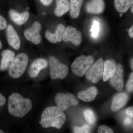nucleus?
Returning a JSON list of instances; mask_svg holds the SVG:
<instances>
[{
	"label": "nucleus",
	"instance_id": "nucleus-1",
	"mask_svg": "<svg viewBox=\"0 0 133 133\" xmlns=\"http://www.w3.org/2000/svg\"><path fill=\"white\" fill-rule=\"evenodd\" d=\"M66 116L63 110L55 106L48 107L43 111L39 123L43 127L62 128L66 121Z\"/></svg>",
	"mask_w": 133,
	"mask_h": 133
},
{
	"label": "nucleus",
	"instance_id": "nucleus-2",
	"mask_svg": "<svg viewBox=\"0 0 133 133\" xmlns=\"http://www.w3.org/2000/svg\"><path fill=\"white\" fill-rule=\"evenodd\" d=\"M32 108L31 101L23 98L17 93L12 94L9 97L8 110L13 116L22 118L30 111Z\"/></svg>",
	"mask_w": 133,
	"mask_h": 133
},
{
	"label": "nucleus",
	"instance_id": "nucleus-3",
	"mask_svg": "<svg viewBox=\"0 0 133 133\" xmlns=\"http://www.w3.org/2000/svg\"><path fill=\"white\" fill-rule=\"evenodd\" d=\"M28 62V56L25 53L17 55L9 67V76L14 78L20 77L26 70Z\"/></svg>",
	"mask_w": 133,
	"mask_h": 133
},
{
	"label": "nucleus",
	"instance_id": "nucleus-4",
	"mask_svg": "<svg viewBox=\"0 0 133 133\" xmlns=\"http://www.w3.org/2000/svg\"><path fill=\"white\" fill-rule=\"evenodd\" d=\"M94 60V58L92 56L81 55L76 58L72 64V71L76 76L83 77L93 63Z\"/></svg>",
	"mask_w": 133,
	"mask_h": 133
},
{
	"label": "nucleus",
	"instance_id": "nucleus-5",
	"mask_svg": "<svg viewBox=\"0 0 133 133\" xmlns=\"http://www.w3.org/2000/svg\"><path fill=\"white\" fill-rule=\"evenodd\" d=\"M50 65V76L52 79L65 78L69 73V68L66 65L59 63L56 57L51 56L49 59Z\"/></svg>",
	"mask_w": 133,
	"mask_h": 133
},
{
	"label": "nucleus",
	"instance_id": "nucleus-6",
	"mask_svg": "<svg viewBox=\"0 0 133 133\" xmlns=\"http://www.w3.org/2000/svg\"><path fill=\"white\" fill-rule=\"evenodd\" d=\"M55 100L58 107L63 111H65L70 107L77 105L79 104L78 100L70 93H58L55 96Z\"/></svg>",
	"mask_w": 133,
	"mask_h": 133
},
{
	"label": "nucleus",
	"instance_id": "nucleus-7",
	"mask_svg": "<svg viewBox=\"0 0 133 133\" xmlns=\"http://www.w3.org/2000/svg\"><path fill=\"white\" fill-rule=\"evenodd\" d=\"M104 60L98 59L91 65L86 73V78L94 83H97L102 78L104 71Z\"/></svg>",
	"mask_w": 133,
	"mask_h": 133
},
{
	"label": "nucleus",
	"instance_id": "nucleus-8",
	"mask_svg": "<svg viewBox=\"0 0 133 133\" xmlns=\"http://www.w3.org/2000/svg\"><path fill=\"white\" fill-rule=\"evenodd\" d=\"M41 29V23L38 21L35 22L31 28L26 29L24 31V36L27 40L35 44H39L42 39L40 34Z\"/></svg>",
	"mask_w": 133,
	"mask_h": 133
},
{
	"label": "nucleus",
	"instance_id": "nucleus-9",
	"mask_svg": "<svg viewBox=\"0 0 133 133\" xmlns=\"http://www.w3.org/2000/svg\"><path fill=\"white\" fill-rule=\"evenodd\" d=\"M63 40L64 42H71L74 45L78 46L83 41L82 33L76 28L68 26L65 29Z\"/></svg>",
	"mask_w": 133,
	"mask_h": 133
},
{
	"label": "nucleus",
	"instance_id": "nucleus-10",
	"mask_svg": "<svg viewBox=\"0 0 133 133\" xmlns=\"http://www.w3.org/2000/svg\"><path fill=\"white\" fill-rule=\"evenodd\" d=\"M124 70L121 64L116 65V71L111 78H110L111 85L118 91H121L124 87Z\"/></svg>",
	"mask_w": 133,
	"mask_h": 133
},
{
	"label": "nucleus",
	"instance_id": "nucleus-11",
	"mask_svg": "<svg viewBox=\"0 0 133 133\" xmlns=\"http://www.w3.org/2000/svg\"><path fill=\"white\" fill-rule=\"evenodd\" d=\"M6 32L9 44L15 49L19 50L21 46V40L14 27L11 25H8Z\"/></svg>",
	"mask_w": 133,
	"mask_h": 133
},
{
	"label": "nucleus",
	"instance_id": "nucleus-12",
	"mask_svg": "<svg viewBox=\"0 0 133 133\" xmlns=\"http://www.w3.org/2000/svg\"><path fill=\"white\" fill-rule=\"evenodd\" d=\"M48 62L46 59L40 58L36 59L31 64L29 71V74L31 78L36 77L41 70L48 66Z\"/></svg>",
	"mask_w": 133,
	"mask_h": 133
},
{
	"label": "nucleus",
	"instance_id": "nucleus-13",
	"mask_svg": "<svg viewBox=\"0 0 133 133\" xmlns=\"http://www.w3.org/2000/svg\"><path fill=\"white\" fill-rule=\"evenodd\" d=\"M86 8L88 13L99 14L104 10V0H91L87 4Z\"/></svg>",
	"mask_w": 133,
	"mask_h": 133
},
{
	"label": "nucleus",
	"instance_id": "nucleus-14",
	"mask_svg": "<svg viewBox=\"0 0 133 133\" xmlns=\"http://www.w3.org/2000/svg\"><path fill=\"white\" fill-rule=\"evenodd\" d=\"M128 95L124 92L120 93L115 95L111 106L112 111L116 112L124 107L128 100Z\"/></svg>",
	"mask_w": 133,
	"mask_h": 133
},
{
	"label": "nucleus",
	"instance_id": "nucleus-15",
	"mask_svg": "<svg viewBox=\"0 0 133 133\" xmlns=\"http://www.w3.org/2000/svg\"><path fill=\"white\" fill-rule=\"evenodd\" d=\"M116 64L112 59H108L104 63V71H103V81L106 82L109 79L111 78L116 71Z\"/></svg>",
	"mask_w": 133,
	"mask_h": 133
},
{
	"label": "nucleus",
	"instance_id": "nucleus-16",
	"mask_svg": "<svg viewBox=\"0 0 133 133\" xmlns=\"http://www.w3.org/2000/svg\"><path fill=\"white\" fill-rule=\"evenodd\" d=\"M2 57L0 64V70L4 71L8 69L10 65L14 59V52L10 50L3 51L1 53Z\"/></svg>",
	"mask_w": 133,
	"mask_h": 133
},
{
	"label": "nucleus",
	"instance_id": "nucleus-17",
	"mask_svg": "<svg viewBox=\"0 0 133 133\" xmlns=\"http://www.w3.org/2000/svg\"><path fill=\"white\" fill-rule=\"evenodd\" d=\"M97 93L98 91L96 87H91L85 90L79 92L77 97L84 102H90L95 99Z\"/></svg>",
	"mask_w": 133,
	"mask_h": 133
},
{
	"label": "nucleus",
	"instance_id": "nucleus-18",
	"mask_svg": "<svg viewBox=\"0 0 133 133\" xmlns=\"http://www.w3.org/2000/svg\"><path fill=\"white\" fill-rule=\"evenodd\" d=\"M9 14L12 21L19 25H22L25 23L29 17V14L28 11L19 13L14 10L12 9L10 10Z\"/></svg>",
	"mask_w": 133,
	"mask_h": 133
},
{
	"label": "nucleus",
	"instance_id": "nucleus-19",
	"mask_svg": "<svg viewBox=\"0 0 133 133\" xmlns=\"http://www.w3.org/2000/svg\"><path fill=\"white\" fill-rule=\"evenodd\" d=\"M56 7L55 14L56 16L61 17L68 12L70 10L69 0H56Z\"/></svg>",
	"mask_w": 133,
	"mask_h": 133
},
{
	"label": "nucleus",
	"instance_id": "nucleus-20",
	"mask_svg": "<svg viewBox=\"0 0 133 133\" xmlns=\"http://www.w3.org/2000/svg\"><path fill=\"white\" fill-rule=\"evenodd\" d=\"M84 0H70V15L72 18L76 19L79 16Z\"/></svg>",
	"mask_w": 133,
	"mask_h": 133
},
{
	"label": "nucleus",
	"instance_id": "nucleus-21",
	"mask_svg": "<svg viewBox=\"0 0 133 133\" xmlns=\"http://www.w3.org/2000/svg\"><path fill=\"white\" fill-rule=\"evenodd\" d=\"M133 0H114V5L116 10L121 13H125L132 5Z\"/></svg>",
	"mask_w": 133,
	"mask_h": 133
},
{
	"label": "nucleus",
	"instance_id": "nucleus-22",
	"mask_svg": "<svg viewBox=\"0 0 133 133\" xmlns=\"http://www.w3.org/2000/svg\"><path fill=\"white\" fill-rule=\"evenodd\" d=\"M84 117L86 121L90 124H94L96 121V117L95 114L90 109H86L83 112Z\"/></svg>",
	"mask_w": 133,
	"mask_h": 133
},
{
	"label": "nucleus",
	"instance_id": "nucleus-23",
	"mask_svg": "<svg viewBox=\"0 0 133 133\" xmlns=\"http://www.w3.org/2000/svg\"><path fill=\"white\" fill-rule=\"evenodd\" d=\"M65 29V27L63 24H59L58 25L55 33L57 38L58 42H61L63 40Z\"/></svg>",
	"mask_w": 133,
	"mask_h": 133
},
{
	"label": "nucleus",
	"instance_id": "nucleus-24",
	"mask_svg": "<svg viewBox=\"0 0 133 133\" xmlns=\"http://www.w3.org/2000/svg\"><path fill=\"white\" fill-rule=\"evenodd\" d=\"M99 23L97 21H94L93 23L90 31L91 32V36L93 38L97 37L99 31Z\"/></svg>",
	"mask_w": 133,
	"mask_h": 133
},
{
	"label": "nucleus",
	"instance_id": "nucleus-25",
	"mask_svg": "<svg viewBox=\"0 0 133 133\" xmlns=\"http://www.w3.org/2000/svg\"><path fill=\"white\" fill-rule=\"evenodd\" d=\"M74 132L75 133H88L90 132L91 128L90 126L87 125H84L79 127H75L73 129Z\"/></svg>",
	"mask_w": 133,
	"mask_h": 133
},
{
	"label": "nucleus",
	"instance_id": "nucleus-26",
	"mask_svg": "<svg viewBox=\"0 0 133 133\" xmlns=\"http://www.w3.org/2000/svg\"><path fill=\"white\" fill-rule=\"evenodd\" d=\"M45 36L50 42L52 43H56L58 42L55 34L51 33L49 31H47L45 32Z\"/></svg>",
	"mask_w": 133,
	"mask_h": 133
},
{
	"label": "nucleus",
	"instance_id": "nucleus-27",
	"mask_svg": "<svg viewBox=\"0 0 133 133\" xmlns=\"http://www.w3.org/2000/svg\"><path fill=\"white\" fill-rule=\"evenodd\" d=\"M98 133H113V131L109 127L106 126L101 125L99 127L98 129Z\"/></svg>",
	"mask_w": 133,
	"mask_h": 133
},
{
	"label": "nucleus",
	"instance_id": "nucleus-28",
	"mask_svg": "<svg viewBox=\"0 0 133 133\" xmlns=\"http://www.w3.org/2000/svg\"><path fill=\"white\" fill-rule=\"evenodd\" d=\"M127 88L128 91L132 92L133 90V73H131L129 77V79L127 85Z\"/></svg>",
	"mask_w": 133,
	"mask_h": 133
},
{
	"label": "nucleus",
	"instance_id": "nucleus-29",
	"mask_svg": "<svg viewBox=\"0 0 133 133\" xmlns=\"http://www.w3.org/2000/svg\"><path fill=\"white\" fill-rule=\"evenodd\" d=\"M7 22L5 18L0 15V30H2L7 28Z\"/></svg>",
	"mask_w": 133,
	"mask_h": 133
},
{
	"label": "nucleus",
	"instance_id": "nucleus-30",
	"mask_svg": "<svg viewBox=\"0 0 133 133\" xmlns=\"http://www.w3.org/2000/svg\"><path fill=\"white\" fill-rule=\"evenodd\" d=\"M126 113L128 116H131L132 118L133 117V107H130L126 109Z\"/></svg>",
	"mask_w": 133,
	"mask_h": 133
},
{
	"label": "nucleus",
	"instance_id": "nucleus-31",
	"mask_svg": "<svg viewBox=\"0 0 133 133\" xmlns=\"http://www.w3.org/2000/svg\"><path fill=\"white\" fill-rule=\"evenodd\" d=\"M6 102V98L1 94L0 93V107L4 105Z\"/></svg>",
	"mask_w": 133,
	"mask_h": 133
},
{
	"label": "nucleus",
	"instance_id": "nucleus-32",
	"mask_svg": "<svg viewBox=\"0 0 133 133\" xmlns=\"http://www.w3.org/2000/svg\"><path fill=\"white\" fill-rule=\"evenodd\" d=\"M132 119L129 117H127L124 121V124L126 126L130 125L132 124Z\"/></svg>",
	"mask_w": 133,
	"mask_h": 133
},
{
	"label": "nucleus",
	"instance_id": "nucleus-33",
	"mask_svg": "<svg viewBox=\"0 0 133 133\" xmlns=\"http://www.w3.org/2000/svg\"><path fill=\"white\" fill-rule=\"evenodd\" d=\"M43 5L45 6H49L52 3L53 0H40Z\"/></svg>",
	"mask_w": 133,
	"mask_h": 133
},
{
	"label": "nucleus",
	"instance_id": "nucleus-34",
	"mask_svg": "<svg viewBox=\"0 0 133 133\" xmlns=\"http://www.w3.org/2000/svg\"><path fill=\"white\" fill-rule=\"evenodd\" d=\"M133 26H131L130 29L129 30L128 35L130 37L132 38L133 37Z\"/></svg>",
	"mask_w": 133,
	"mask_h": 133
},
{
	"label": "nucleus",
	"instance_id": "nucleus-35",
	"mask_svg": "<svg viewBox=\"0 0 133 133\" xmlns=\"http://www.w3.org/2000/svg\"><path fill=\"white\" fill-rule=\"evenodd\" d=\"M133 58H132L131 60V68H132V69H133Z\"/></svg>",
	"mask_w": 133,
	"mask_h": 133
},
{
	"label": "nucleus",
	"instance_id": "nucleus-36",
	"mask_svg": "<svg viewBox=\"0 0 133 133\" xmlns=\"http://www.w3.org/2000/svg\"><path fill=\"white\" fill-rule=\"evenodd\" d=\"M2 43L0 41V49H1L2 48Z\"/></svg>",
	"mask_w": 133,
	"mask_h": 133
},
{
	"label": "nucleus",
	"instance_id": "nucleus-37",
	"mask_svg": "<svg viewBox=\"0 0 133 133\" xmlns=\"http://www.w3.org/2000/svg\"><path fill=\"white\" fill-rule=\"evenodd\" d=\"M133 5H132V6H131V12H132V13H133Z\"/></svg>",
	"mask_w": 133,
	"mask_h": 133
},
{
	"label": "nucleus",
	"instance_id": "nucleus-38",
	"mask_svg": "<svg viewBox=\"0 0 133 133\" xmlns=\"http://www.w3.org/2000/svg\"><path fill=\"white\" fill-rule=\"evenodd\" d=\"M5 133L2 130L0 129V133Z\"/></svg>",
	"mask_w": 133,
	"mask_h": 133
},
{
	"label": "nucleus",
	"instance_id": "nucleus-39",
	"mask_svg": "<svg viewBox=\"0 0 133 133\" xmlns=\"http://www.w3.org/2000/svg\"><path fill=\"white\" fill-rule=\"evenodd\" d=\"M122 13H121V14H120V16L122 17Z\"/></svg>",
	"mask_w": 133,
	"mask_h": 133
},
{
	"label": "nucleus",
	"instance_id": "nucleus-40",
	"mask_svg": "<svg viewBox=\"0 0 133 133\" xmlns=\"http://www.w3.org/2000/svg\"><path fill=\"white\" fill-rule=\"evenodd\" d=\"M42 14H43V15H44L45 14V12H44V13H43Z\"/></svg>",
	"mask_w": 133,
	"mask_h": 133
}]
</instances>
